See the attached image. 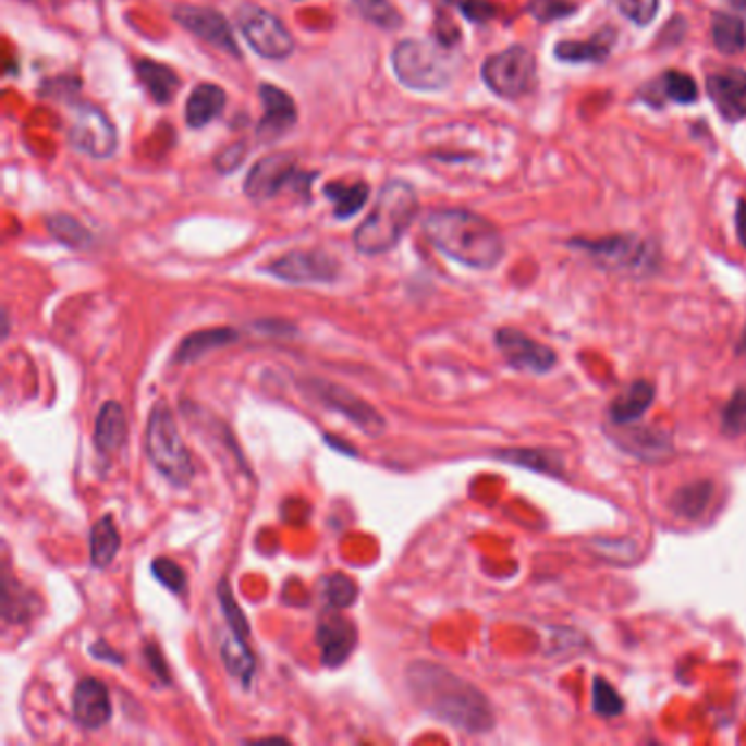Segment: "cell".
Segmentation results:
<instances>
[{"label":"cell","instance_id":"1","mask_svg":"<svg viewBox=\"0 0 746 746\" xmlns=\"http://www.w3.org/2000/svg\"><path fill=\"white\" fill-rule=\"evenodd\" d=\"M405 681L416 705L431 718L466 733H486L494 726L488 698L449 668L418 659L407 665Z\"/></svg>","mask_w":746,"mask_h":746},{"label":"cell","instance_id":"2","mask_svg":"<svg viewBox=\"0 0 746 746\" xmlns=\"http://www.w3.org/2000/svg\"><path fill=\"white\" fill-rule=\"evenodd\" d=\"M423 230L438 253L470 270H492L506 253L500 230L470 210H431L423 219Z\"/></svg>","mask_w":746,"mask_h":746},{"label":"cell","instance_id":"3","mask_svg":"<svg viewBox=\"0 0 746 746\" xmlns=\"http://www.w3.org/2000/svg\"><path fill=\"white\" fill-rule=\"evenodd\" d=\"M416 212L418 197L412 184L403 180L388 182L381 188L370 215L355 230L353 241L357 253L366 257L390 253L416 219Z\"/></svg>","mask_w":746,"mask_h":746},{"label":"cell","instance_id":"4","mask_svg":"<svg viewBox=\"0 0 746 746\" xmlns=\"http://www.w3.org/2000/svg\"><path fill=\"white\" fill-rule=\"evenodd\" d=\"M145 449L147 457L151 460L154 468L178 488H184L191 484L195 468L193 457L180 436V429L175 425L173 412L164 401H158L151 407L147 431H145Z\"/></svg>","mask_w":746,"mask_h":746},{"label":"cell","instance_id":"5","mask_svg":"<svg viewBox=\"0 0 746 746\" xmlns=\"http://www.w3.org/2000/svg\"><path fill=\"white\" fill-rule=\"evenodd\" d=\"M447 45L436 40H403L392 51V69L396 80L423 93L442 90L453 77L451 56Z\"/></svg>","mask_w":746,"mask_h":746},{"label":"cell","instance_id":"6","mask_svg":"<svg viewBox=\"0 0 746 746\" xmlns=\"http://www.w3.org/2000/svg\"><path fill=\"white\" fill-rule=\"evenodd\" d=\"M481 80L497 97L519 99L535 88L537 60L526 47H511L484 60Z\"/></svg>","mask_w":746,"mask_h":746},{"label":"cell","instance_id":"7","mask_svg":"<svg viewBox=\"0 0 746 746\" xmlns=\"http://www.w3.org/2000/svg\"><path fill=\"white\" fill-rule=\"evenodd\" d=\"M572 247L587 253L596 264L617 272H646L657 264L655 247L635 234H615L604 239H574Z\"/></svg>","mask_w":746,"mask_h":746},{"label":"cell","instance_id":"8","mask_svg":"<svg viewBox=\"0 0 746 746\" xmlns=\"http://www.w3.org/2000/svg\"><path fill=\"white\" fill-rule=\"evenodd\" d=\"M236 25L250 49L266 60H288L296 49L294 36L281 19L259 5L243 3L236 10Z\"/></svg>","mask_w":746,"mask_h":746},{"label":"cell","instance_id":"9","mask_svg":"<svg viewBox=\"0 0 746 746\" xmlns=\"http://www.w3.org/2000/svg\"><path fill=\"white\" fill-rule=\"evenodd\" d=\"M69 145L97 160H106L117 151V145H119L117 127L112 125V121L101 108L93 103L73 106Z\"/></svg>","mask_w":746,"mask_h":746},{"label":"cell","instance_id":"10","mask_svg":"<svg viewBox=\"0 0 746 746\" xmlns=\"http://www.w3.org/2000/svg\"><path fill=\"white\" fill-rule=\"evenodd\" d=\"M305 392L309 396H316L318 403H322L327 409L340 412L346 416L355 427H359L364 433L377 438L386 429L383 416L364 399H359L355 392H351L344 386L329 383L325 379H309L305 381Z\"/></svg>","mask_w":746,"mask_h":746},{"label":"cell","instance_id":"11","mask_svg":"<svg viewBox=\"0 0 746 746\" xmlns=\"http://www.w3.org/2000/svg\"><path fill=\"white\" fill-rule=\"evenodd\" d=\"M311 175L303 173L290 154H274L257 162L243 182L245 195L255 201H268L279 197L283 188H298L309 184Z\"/></svg>","mask_w":746,"mask_h":746},{"label":"cell","instance_id":"12","mask_svg":"<svg viewBox=\"0 0 746 746\" xmlns=\"http://www.w3.org/2000/svg\"><path fill=\"white\" fill-rule=\"evenodd\" d=\"M264 272L292 285L333 283L340 277V264L322 250H294L266 266Z\"/></svg>","mask_w":746,"mask_h":746},{"label":"cell","instance_id":"13","mask_svg":"<svg viewBox=\"0 0 746 746\" xmlns=\"http://www.w3.org/2000/svg\"><path fill=\"white\" fill-rule=\"evenodd\" d=\"M494 344L504 355L506 364L515 370L546 375L557 366V353L524 331L504 327L494 333Z\"/></svg>","mask_w":746,"mask_h":746},{"label":"cell","instance_id":"14","mask_svg":"<svg viewBox=\"0 0 746 746\" xmlns=\"http://www.w3.org/2000/svg\"><path fill=\"white\" fill-rule=\"evenodd\" d=\"M173 19L175 23L186 29L188 34L197 36L199 40L239 58L241 49L232 36V29L228 25V21L210 10V8H193V5H180L173 10Z\"/></svg>","mask_w":746,"mask_h":746},{"label":"cell","instance_id":"15","mask_svg":"<svg viewBox=\"0 0 746 746\" xmlns=\"http://www.w3.org/2000/svg\"><path fill=\"white\" fill-rule=\"evenodd\" d=\"M359 641L357 626L340 613H329L316 628V644L327 668H342Z\"/></svg>","mask_w":746,"mask_h":746},{"label":"cell","instance_id":"16","mask_svg":"<svg viewBox=\"0 0 746 746\" xmlns=\"http://www.w3.org/2000/svg\"><path fill=\"white\" fill-rule=\"evenodd\" d=\"M707 95L729 123L746 117V71L726 69L707 77Z\"/></svg>","mask_w":746,"mask_h":746},{"label":"cell","instance_id":"17","mask_svg":"<svg viewBox=\"0 0 746 746\" xmlns=\"http://www.w3.org/2000/svg\"><path fill=\"white\" fill-rule=\"evenodd\" d=\"M73 718L88 731H97L110 722L112 700L106 683L93 676H86L77 683L73 692Z\"/></svg>","mask_w":746,"mask_h":746},{"label":"cell","instance_id":"18","mask_svg":"<svg viewBox=\"0 0 746 746\" xmlns=\"http://www.w3.org/2000/svg\"><path fill=\"white\" fill-rule=\"evenodd\" d=\"M259 97L266 106V114L259 123V136L264 140H274L296 125V121H298L296 103L283 88H277L272 84H264L259 88Z\"/></svg>","mask_w":746,"mask_h":746},{"label":"cell","instance_id":"19","mask_svg":"<svg viewBox=\"0 0 746 746\" xmlns=\"http://www.w3.org/2000/svg\"><path fill=\"white\" fill-rule=\"evenodd\" d=\"M127 442V416L121 403L108 401L101 405L95 423V447L101 457H114Z\"/></svg>","mask_w":746,"mask_h":746},{"label":"cell","instance_id":"20","mask_svg":"<svg viewBox=\"0 0 746 746\" xmlns=\"http://www.w3.org/2000/svg\"><path fill=\"white\" fill-rule=\"evenodd\" d=\"M655 386L650 381H635L624 392L615 396V401L609 405V418L617 427H626L637 423L655 403Z\"/></svg>","mask_w":746,"mask_h":746},{"label":"cell","instance_id":"21","mask_svg":"<svg viewBox=\"0 0 746 746\" xmlns=\"http://www.w3.org/2000/svg\"><path fill=\"white\" fill-rule=\"evenodd\" d=\"M615 36H617L615 29L607 27L598 32L594 38H589L587 42L565 40L554 47V56L557 60L570 62V64H598V62H604L607 56L611 53L615 45Z\"/></svg>","mask_w":746,"mask_h":746},{"label":"cell","instance_id":"22","mask_svg":"<svg viewBox=\"0 0 746 746\" xmlns=\"http://www.w3.org/2000/svg\"><path fill=\"white\" fill-rule=\"evenodd\" d=\"M225 108V93L217 84H199L186 99L184 119L186 125L193 130L206 127L210 121H215Z\"/></svg>","mask_w":746,"mask_h":746},{"label":"cell","instance_id":"23","mask_svg":"<svg viewBox=\"0 0 746 746\" xmlns=\"http://www.w3.org/2000/svg\"><path fill=\"white\" fill-rule=\"evenodd\" d=\"M236 340H239V331L225 329V327H223V329H204V331H195V333L186 335V338L180 342V346H178L173 359H175L178 364H188V362L199 359V357L206 355L208 351L228 346V344H232V342H236Z\"/></svg>","mask_w":746,"mask_h":746},{"label":"cell","instance_id":"24","mask_svg":"<svg viewBox=\"0 0 746 746\" xmlns=\"http://www.w3.org/2000/svg\"><path fill=\"white\" fill-rule=\"evenodd\" d=\"M136 77L149 90L151 99L162 103V106L171 103L175 93H178V88H180L178 73H173L169 66L158 64L154 60L136 62Z\"/></svg>","mask_w":746,"mask_h":746},{"label":"cell","instance_id":"25","mask_svg":"<svg viewBox=\"0 0 746 746\" xmlns=\"http://www.w3.org/2000/svg\"><path fill=\"white\" fill-rule=\"evenodd\" d=\"M370 195L366 182H331L325 186V197L333 204V215L338 219H351L357 215Z\"/></svg>","mask_w":746,"mask_h":746},{"label":"cell","instance_id":"26","mask_svg":"<svg viewBox=\"0 0 746 746\" xmlns=\"http://www.w3.org/2000/svg\"><path fill=\"white\" fill-rule=\"evenodd\" d=\"M711 497H713V484L709 479L689 481L672 494V511L676 517L696 519L707 511V506L711 504Z\"/></svg>","mask_w":746,"mask_h":746},{"label":"cell","instance_id":"27","mask_svg":"<svg viewBox=\"0 0 746 746\" xmlns=\"http://www.w3.org/2000/svg\"><path fill=\"white\" fill-rule=\"evenodd\" d=\"M494 457L509 462L513 466L530 468L546 475H561V470L565 468L563 455L548 449H506V451H497Z\"/></svg>","mask_w":746,"mask_h":746},{"label":"cell","instance_id":"28","mask_svg":"<svg viewBox=\"0 0 746 746\" xmlns=\"http://www.w3.org/2000/svg\"><path fill=\"white\" fill-rule=\"evenodd\" d=\"M628 429L620 431V447H624V451L635 453L641 460H659L661 455L672 451V442L668 436L659 433V431H650V429H635L631 425H626Z\"/></svg>","mask_w":746,"mask_h":746},{"label":"cell","instance_id":"29","mask_svg":"<svg viewBox=\"0 0 746 746\" xmlns=\"http://www.w3.org/2000/svg\"><path fill=\"white\" fill-rule=\"evenodd\" d=\"M121 550V537L110 515L101 517L90 528V563L97 570H106Z\"/></svg>","mask_w":746,"mask_h":746},{"label":"cell","instance_id":"30","mask_svg":"<svg viewBox=\"0 0 746 746\" xmlns=\"http://www.w3.org/2000/svg\"><path fill=\"white\" fill-rule=\"evenodd\" d=\"M650 95L655 97V99H650L655 106H661L665 99L681 103V106H687V103H694L698 99V88L689 75H685L681 71H665L663 77L652 84Z\"/></svg>","mask_w":746,"mask_h":746},{"label":"cell","instance_id":"31","mask_svg":"<svg viewBox=\"0 0 746 746\" xmlns=\"http://www.w3.org/2000/svg\"><path fill=\"white\" fill-rule=\"evenodd\" d=\"M711 38L724 56H737L746 49V25L729 14H716L711 23Z\"/></svg>","mask_w":746,"mask_h":746},{"label":"cell","instance_id":"32","mask_svg":"<svg viewBox=\"0 0 746 746\" xmlns=\"http://www.w3.org/2000/svg\"><path fill=\"white\" fill-rule=\"evenodd\" d=\"M217 596H219V604H221V611H223V617L228 622V628L232 633V641L243 646V648H250V641H247V637H250V624H247V617L245 613L241 611V607L236 604L234 600V594L230 589V583L223 578L217 587Z\"/></svg>","mask_w":746,"mask_h":746},{"label":"cell","instance_id":"33","mask_svg":"<svg viewBox=\"0 0 746 746\" xmlns=\"http://www.w3.org/2000/svg\"><path fill=\"white\" fill-rule=\"evenodd\" d=\"M221 659H223L225 670H228L234 678H239L243 687H250L253 676H255V672H257V659H255L253 648H243V646L234 644L232 639H230V641H223V646H221Z\"/></svg>","mask_w":746,"mask_h":746},{"label":"cell","instance_id":"34","mask_svg":"<svg viewBox=\"0 0 746 746\" xmlns=\"http://www.w3.org/2000/svg\"><path fill=\"white\" fill-rule=\"evenodd\" d=\"M49 232L64 245L73 247V250H86L88 245H93V234L86 225H82L75 217L71 215H53L47 219Z\"/></svg>","mask_w":746,"mask_h":746},{"label":"cell","instance_id":"35","mask_svg":"<svg viewBox=\"0 0 746 746\" xmlns=\"http://www.w3.org/2000/svg\"><path fill=\"white\" fill-rule=\"evenodd\" d=\"M720 429L729 438L746 433V388H737L722 407Z\"/></svg>","mask_w":746,"mask_h":746},{"label":"cell","instance_id":"36","mask_svg":"<svg viewBox=\"0 0 746 746\" xmlns=\"http://www.w3.org/2000/svg\"><path fill=\"white\" fill-rule=\"evenodd\" d=\"M325 598L331 609H348L357 602L359 587L346 574L335 572L329 578H325Z\"/></svg>","mask_w":746,"mask_h":746},{"label":"cell","instance_id":"37","mask_svg":"<svg viewBox=\"0 0 746 746\" xmlns=\"http://www.w3.org/2000/svg\"><path fill=\"white\" fill-rule=\"evenodd\" d=\"M355 5L368 23L381 29L392 32L403 25V16L399 14V10L390 3V0H355Z\"/></svg>","mask_w":746,"mask_h":746},{"label":"cell","instance_id":"38","mask_svg":"<svg viewBox=\"0 0 746 746\" xmlns=\"http://www.w3.org/2000/svg\"><path fill=\"white\" fill-rule=\"evenodd\" d=\"M591 705L598 716L604 718H617L624 713V698L617 694V689L602 676L594 678V689H591Z\"/></svg>","mask_w":746,"mask_h":746},{"label":"cell","instance_id":"39","mask_svg":"<svg viewBox=\"0 0 746 746\" xmlns=\"http://www.w3.org/2000/svg\"><path fill=\"white\" fill-rule=\"evenodd\" d=\"M611 3L626 21L639 27L650 25L659 12V0H611Z\"/></svg>","mask_w":746,"mask_h":746},{"label":"cell","instance_id":"40","mask_svg":"<svg viewBox=\"0 0 746 746\" xmlns=\"http://www.w3.org/2000/svg\"><path fill=\"white\" fill-rule=\"evenodd\" d=\"M151 574H154V578H156L162 587H167V589L173 591V594H182V591L186 589V574H184V570H182L175 561H171V559H167V557L154 559V563H151Z\"/></svg>","mask_w":746,"mask_h":746},{"label":"cell","instance_id":"41","mask_svg":"<svg viewBox=\"0 0 746 746\" xmlns=\"http://www.w3.org/2000/svg\"><path fill=\"white\" fill-rule=\"evenodd\" d=\"M528 12L539 23H554V21L572 16L576 12V8L565 3V0H533V3L528 5Z\"/></svg>","mask_w":746,"mask_h":746},{"label":"cell","instance_id":"42","mask_svg":"<svg viewBox=\"0 0 746 746\" xmlns=\"http://www.w3.org/2000/svg\"><path fill=\"white\" fill-rule=\"evenodd\" d=\"M247 156V145L245 140H239L230 147H225L217 158H215V167L219 173H232L234 169L241 167V162L245 160Z\"/></svg>","mask_w":746,"mask_h":746},{"label":"cell","instance_id":"43","mask_svg":"<svg viewBox=\"0 0 746 746\" xmlns=\"http://www.w3.org/2000/svg\"><path fill=\"white\" fill-rule=\"evenodd\" d=\"M457 10L470 21V23H488L494 14L497 8L490 5L488 0H457Z\"/></svg>","mask_w":746,"mask_h":746},{"label":"cell","instance_id":"44","mask_svg":"<svg viewBox=\"0 0 746 746\" xmlns=\"http://www.w3.org/2000/svg\"><path fill=\"white\" fill-rule=\"evenodd\" d=\"M143 655H145V659H147V663H149L154 676H156L158 681H162L164 685H169V683H171V672H169V665H167V661H164L160 648H158L156 644H147V646L143 648Z\"/></svg>","mask_w":746,"mask_h":746},{"label":"cell","instance_id":"45","mask_svg":"<svg viewBox=\"0 0 746 746\" xmlns=\"http://www.w3.org/2000/svg\"><path fill=\"white\" fill-rule=\"evenodd\" d=\"M90 655L99 661H108V663H114V665H123L125 663V657L121 652H117L108 641L99 639L97 644L90 646Z\"/></svg>","mask_w":746,"mask_h":746},{"label":"cell","instance_id":"46","mask_svg":"<svg viewBox=\"0 0 746 746\" xmlns=\"http://www.w3.org/2000/svg\"><path fill=\"white\" fill-rule=\"evenodd\" d=\"M735 230H737L739 243L746 247V201L744 199H739L735 208Z\"/></svg>","mask_w":746,"mask_h":746},{"label":"cell","instance_id":"47","mask_svg":"<svg viewBox=\"0 0 746 746\" xmlns=\"http://www.w3.org/2000/svg\"><path fill=\"white\" fill-rule=\"evenodd\" d=\"M325 440H327V444L329 447H333L335 451H340V453H346V455H357V451H355V447L353 444H348V442H342L340 438H335V436H325Z\"/></svg>","mask_w":746,"mask_h":746},{"label":"cell","instance_id":"48","mask_svg":"<svg viewBox=\"0 0 746 746\" xmlns=\"http://www.w3.org/2000/svg\"><path fill=\"white\" fill-rule=\"evenodd\" d=\"M737 355H746V325H744V331H742L739 342H737Z\"/></svg>","mask_w":746,"mask_h":746}]
</instances>
